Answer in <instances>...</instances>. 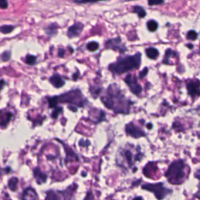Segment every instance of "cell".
Wrapping results in <instances>:
<instances>
[{"mask_svg":"<svg viewBox=\"0 0 200 200\" xmlns=\"http://www.w3.org/2000/svg\"><path fill=\"white\" fill-rule=\"evenodd\" d=\"M0 7L2 9H6L8 7V2L7 1H5V0H2L1 2H0Z\"/></svg>","mask_w":200,"mask_h":200,"instance_id":"e575fe53","label":"cell"},{"mask_svg":"<svg viewBox=\"0 0 200 200\" xmlns=\"http://www.w3.org/2000/svg\"><path fill=\"white\" fill-rule=\"evenodd\" d=\"M147 128H149V129H151V128H152V123H148L147 124Z\"/></svg>","mask_w":200,"mask_h":200,"instance_id":"7bdbcfd3","label":"cell"},{"mask_svg":"<svg viewBox=\"0 0 200 200\" xmlns=\"http://www.w3.org/2000/svg\"><path fill=\"white\" fill-rule=\"evenodd\" d=\"M133 12L137 13L140 18L145 17L146 16V12L145 10V9L140 7V6H135V7H133Z\"/></svg>","mask_w":200,"mask_h":200,"instance_id":"ffe728a7","label":"cell"},{"mask_svg":"<svg viewBox=\"0 0 200 200\" xmlns=\"http://www.w3.org/2000/svg\"><path fill=\"white\" fill-rule=\"evenodd\" d=\"M13 29H14V27L12 25H2L1 27V32L2 34H9L13 31Z\"/></svg>","mask_w":200,"mask_h":200,"instance_id":"4316f807","label":"cell"},{"mask_svg":"<svg viewBox=\"0 0 200 200\" xmlns=\"http://www.w3.org/2000/svg\"><path fill=\"white\" fill-rule=\"evenodd\" d=\"M59 102L65 103H71L79 107H84L87 104V100L83 96L82 93L79 90H73V91L67 92L59 96Z\"/></svg>","mask_w":200,"mask_h":200,"instance_id":"277c9868","label":"cell"},{"mask_svg":"<svg viewBox=\"0 0 200 200\" xmlns=\"http://www.w3.org/2000/svg\"><path fill=\"white\" fill-rule=\"evenodd\" d=\"M176 56H177V53H175V52L172 51L171 49H167L166 52L164 59H163V62L164 63L169 64V59L171 57H176Z\"/></svg>","mask_w":200,"mask_h":200,"instance_id":"7402d4cb","label":"cell"},{"mask_svg":"<svg viewBox=\"0 0 200 200\" xmlns=\"http://www.w3.org/2000/svg\"><path fill=\"white\" fill-rule=\"evenodd\" d=\"M25 62L28 65H35L37 62V58H36V56H32V55H27L26 56Z\"/></svg>","mask_w":200,"mask_h":200,"instance_id":"d4e9b609","label":"cell"},{"mask_svg":"<svg viewBox=\"0 0 200 200\" xmlns=\"http://www.w3.org/2000/svg\"><path fill=\"white\" fill-rule=\"evenodd\" d=\"M102 102L106 107L117 114H128L131 103L125 98L120 87L117 85H111L108 88L107 94L102 97Z\"/></svg>","mask_w":200,"mask_h":200,"instance_id":"6da1fadb","label":"cell"},{"mask_svg":"<svg viewBox=\"0 0 200 200\" xmlns=\"http://www.w3.org/2000/svg\"><path fill=\"white\" fill-rule=\"evenodd\" d=\"M4 85H5V81H4L3 79H2V80H1V86H0L1 89H2V88H3Z\"/></svg>","mask_w":200,"mask_h":200,"instance_id":"60d3db41","label":"cell"},{"mask_svg":"<svg viewBox=\"0 0 200 200\" xmlns=\"http://www.w3.org/2000/svg\"><path fill=\"white\" fill-rule=\"evenodd\" d=\"M58 103H59V96H54V97L49 98L48 99V103H49V107L53 108V107H57Z\"/></svg>","mask_w":200,"mask_h":200,"instance_id":"603a6c76","label":"cell"},{"mask_svg":"<svg viewBox=\"0 0 200 200\" xmlns=\"http://www.w3.org/2000/svg\"><path fill=\"white\" fill-rule=\"evenodd\" d=\"M2 61H7L10 59V52L9 51H5L2 54Z\"/></svg>","mask_w":200,"mask_h":200,"instance_id":"4dcf8cb0","label":"cell"},{"mask_svg":"<svg viewBox=\"0 0 200 200\" xmlns=\"http://www.w3.org/2000/svg\"><path fill=\"white\" fill-rule=\"evenodd\" d=\"M101 90H102L101 88H95V87H94V88H93V87H91V88H90V91H91V95H92L94 98L98 97L99 93L101 92Z\"/></svg>","mask_w":200,"mask_h":200,"instance_id":"83f0119b","label":"cell"},{"mask_svg":"<svg viewBox=\"0 0 200 200\" xmlns=\"http://www.w3.org/2000/svg\"><path fill=\"white\" fill-rule=\"evenodd\" d=\"M142 188L148 192H152L158 200L163 199L166 195H168L172 192L171 189L165 187L163 183H156V184L146 183L142 185Z\"/></svg>","mask_w":200,"mask_h":200,"instance_id":"5b68a950","label":"cell"},{"mask_svg":"<svg viewBox=\"0 0 200 200\" xmlns=\"http://www.w3.org/2000/svg\"><path fill=\"white\" fill-rule=\"evenodd\" d=\"M196 196H197V197H198V198H200V185H199V192H198V194H197V195H196Z\"/></svg>","mask_w":200,"mask_h":200,"instance_id":"ee69618b","label":"cell"},{"mask_svg":"<svg viewBox=\"0 0 200 200\" xmlns=\"http://www.w3.org/2000/svg\"><path fill=\"white\" fill-rule=\"evenodd\" d=\"M68 108H69L70 109H71V110H72V111H74V112H76V111L77 110V109L75 107V106H74V107H72V106H68Z\"/></svg>","mask_w":200,"mask_h":200,"instance_id":"ab89813d","label":"cell"},{"mask_svg":"<svg viewBox=\"0 0 200 200\" xmlns=\"http://www.w3.org/2000/svg\"><path fill=\"white\" fill-rule=\"evenodd\" d=\"M120 156L122 157L123 161L125 162L123 167L124 168H130L134 165L135 161H140L142 158V154L141 153L139 150L135 155L132 153L129 149H123L120 153Z\"/></svg>","mask_w":200,"mask_h":200,"instance_id":"8992f818","label":"cell"},{"mask_svg":"<svg viewBox=\"0 0 200 200\" xmlns=\"http://www.w3.org/2000/svg\"><path fill=\"white\" fill-rule=\"evenodd\" d=\"M146 56L151 59H155L158 57L159 56V51L155 48H152V47H150V48L146 49Z\"/></svg>","mask_w":200,"mask_h":200,"instance_id":"ac0fdd59","label":"cell"},{"mask_svg":"<svg viewBox=\"0 0 200 200\" xmlns=\"http://www.w3.org/2000/svg\"><path fill=\"white\" fill-rule=\"evenodd\" d=\"M125 131L130 136L133 137L135 138H138L140 137L146 136L144 131L138 127L135 126V123H129L125 128Z\"/></svg>","mask_w":200,"mask_h":200,"instance_id":"9c48e42d","label":"cell"},{"mask_svg":"<svg viewBox=\"0 0 200 200\" xmlns=\"http://www.w3.org/2000/svg\"><path fill=\"white\" fill-rule=\"evenodd\" d=\"M187 89L188 94L192 98L200 95V81L198 80L191 81L187 84Z\"/></svg>","mask_w":200,"mask_h":200,"instance_id":"30bf717a","label":"cell"},{"mask_svg":"<svg viewBox=\"0 0 200 200\" xmlns=\"http://www.w3.org/2000/svg\"><path fill=\"white\" fill-rule=\"evenodd\" d=\"M163 1H150V2H148L149 6H153V5H160V4H163Z\"/></svg>","mask_w":200,"mask_h":200,"instance_id":"d590c367","label":"cell"},{"mask_svg":"<svg viewBox=\"0 0 200 200\" xmlns=\"http://www.w3.org/2000/svg\"><path fill=\"white\" fill-rule=\"evenodd\" d=\"M124 81L128 85L130 90H131L133 94H135V95H139L141 94L142 88L141 85L138 84L136 77L129 74L124 78Z\"/></svg>","mask_w":200,"mask_h":200,"instance_id":"52a82bcc","label":"cell"},{"mask_svg":"<svg viewBox=\"0 0 200 200\" xmlns=\"http://www.w3.org/2000/svg\"><path fill=\"white\" fill-rule=\"evenodd\" d=\"M83 200H94V196H93L92 192L91 190H89L88 192H87L86 195L84 198Z\"/></svg>","mask_w":200,"mask_h":200,"instance_id":"1f68e13d","label":"cell"},{"mask_svg":"<svg viewBox=\"0 0 200 200\" xmlns=\"http://www.w3.org/2000/svg\"><path fill=\"white\" fill-rule=\"evenodd\" d=\"M49 82L56 88H59L65 85V81L59 74H53L49 78Z\"/></svg>","mask_w":200,"mask_h":200,"instance_id":"9a60e30c","label":"cell"},{"mask_svg":"<svg viewBox=\"0 0 200 200\" xmlns=\"http://www.w3.org/2000/svg\"><path fill=\"white\" fill-rule=\"evenodd\" d=\"M74 2L77 4H87V3H93V2H82V1H74Z\"/></svg>","mask_w":200,"mask_h":200,"instance_id":"74e56055","label":"cell"},{"mask_svg":"<svg viewBox=\"0 0 200 200\" xmlns=\"http://www.w3.org/2000/svg\"><path fill=\"white\" fill-rule=\"evenodd\" d=\"M147 28L149 31H155V30H156L157 28H158V24H157L156 21H153V20H151V21H149L147 22Z\"/></svg>","mask_w":200,"mask_h":200,"instance_id":"cb8c5ba5","label":"cell"},{"mask_svg":"<svg viewBox=\"0 0 200 200\" xmlns=\"http://www.w3.org/2000/svg\"><path fill=\"white\" fill-rule=\"evenodd\" d=\"M84 25L81 23H75L72 26L68 28L67 35L70 39H73L74 37H77L81 34V30H83Z\"/></svg>","mask_w":200,"mask_h":200,"instance_id":"7c38bea8","label":"cell"},{"mask_svg":"<svg viewBox=\"0 0 200 200\" xmlns=\"http://www.w3.org/2000/svg\"><path fill=\"white\" fill-rule=\"evenodd\" d=\"M39 195L35 189L32 187H27L23 191L21 195V200H38Z\"/></svg>","mask_w":200,"mask_h":200,"instance_id":"8fae6325","label":"cell"},{"mask_svg":"<svg viewBox=\"0 0 200 200\" xmlns=\"http://www.w3.org/2000/svg\"><path fill=\"white\" fill-rule=\"evenodd\" d=\"M63 111V109L62 107H59V106H57V107L55 109V110L53 111V114H52V117H53V119H57L58 116L60 114V113H62Z\"/></svg>","mask_w":200,"mask_h":200,"instance_id":"f1b7e54d","label":"cell"},{"mask_svg":"<svg viewBox=\"0 0 200 200\" xmlns=\"http://www.w3.org/2000/svg\"><path fill=\"white\" fill-rule=\"evenodd\" d=\"M46 197L45 200H64V195L63 191L49 190L46 192Z\"/></svg>","mask_w":200,"mask_h":200,"instance_id":"4fadbf2b","label":"cell"},{"mask_svg":"<svg viewBox=\"0 0 200 200\" xmlns=\"http://www.w3.org/2000/svg\"><path fill=\"white\" fill-rule=\"evenodd\" d=\"M12 116L13 115L10 112L2 114V115H1V127H2V128H4L6 126H7V124L10 123V120H11Z\"/></svg>","mask_w":200,"mask_h":200,"instance_id":"e0dca14e","label":"cell"},{"mask_svg":"<svg viewBox=\"0 0 200 200\" xmlns=\"http://www.w3.org/2000/svg\"><path fill=\"white\" fill-rule=\"evenodd\" d=\"M33 174H34V177L35 178L36 182L38 183V184H42L43 183L46 182L47 178H48L46 174L41 171V170L39 167L34 168V170H33Z\"/></svg>","mask_w":200,"mask_h":200,"instance_id":"5bb4252c","label":"cell"},{"mask_svg":"<svg viewBox=\"0 0 200 200\" xmlns=\"http://www.w3.org/2000/svg\"><path fill=\"white\" fill-rule=\"evenodd\" d=\"M106 48L107 49H112L113 50H115V51L120 52V53H124L127 50L126 46L123 44L122 42L121 39L120 37L115 38V39H112L108 40L107 42H106V45H105Z\"/></svg>","mask_w":200,"mask_h":200,"instance_id":"ba28073f","label":"cell"},{"mask_svg":"<svg viewBox=\"0 0 200 200\" xmlns=\"http://www.w3.org/2000/svg\"><path fill=\"white\" fill-rule=\"evenodd\" d=\"M185 167V164L182 160H177L170 165L165 176L171 184H181L186 178Z\"/></svg>","mask_w":200,"mask_h":200,"instance_id":"3957f363","label":"cell"},{"mask_svg":"<svg viewBox=\"0 0 200 200\" xmlns=\"http://www.w3.org/2000/svg\"><path fill=\"white\" fill-rule=\"evenodd\" d=\"M141 53H138L134 56L120 57L114 63L110 64L109 70L115 74H121L133 69L138 68L141 65Z\"/></svg>","mask_w":200,"mask_h":200,"instance_id":"7a4b0ae2","label":"cell"},{"mask_svg":"<svg viewBox=\"0 0 200 200\" xmlns=\"http://www.w3.org/2000/svg\"><path fill=\"white\" fill-rule=\"evenodd\" d=\"M87 49L91 52H95L99 49V44L96 42H90L87 44Z\"/></svg>","mask_w":200,"mask_h":200,"instance_id":"484cf974","label":"cell"},{"mask_svg":"<svg viewBox=\"0 0 200 200\" xmlns=\"http://www.w3.org/2000/svg\"><path fill=\"white\" fill-rule=\"evenodd\" d=\"M197 36H198V35H197L196 32L194 31V30H190L187 35V38L189 40H195Z\"/></svg>","mask_w":200,"mask_h":200,"instance_id":"f546056e","label":"cell"},{"mask_svg":"<svg viewBox=\"0 0 200 200\" xmlns=\"http://www.w3.org/2000/svg\"><path fill=\"white\" fill-rule=\"evenodd\" d=\"M57 24H49L48 27L45 28V33L48 35L49 36H53L54 35L56 34V27H57Z\"/></svg>","mask_w":200,"mask_h":200,"instance_id":"44dd1931","label":"cell"},{"mask_svg":"<svg viewBox=\"0 0 200 200\" xmlns=\"http://www.w3.org/2000/svg\"><path fill=\"white\" fill-rule=\"evenodd\" d=\"M132 200H143V198H142L141 196H137V197H135Z\"/></svg>","mask_w":200,"mask_h":200,"instance_id":"b9f144b4","label":"cell"},{"mask_svg":"<svg viewBox=\"0 0 200 200\" xmlns=\"http://www.w3.org/2000/svg\"><path fill=\"white\" fill-rule=\"evenodd\" d=\"M65 147V152L66 154H67V159H66V161H78V157H77V154L75 152H74L72 151V149L71 148H68L64 145V143H63Z\"/></svg>","mask_w":200,"mask_h":200,"instance_id":"2e32d148","label":"cell"},{"mask_svg":"<svg viewBox=\"0 0 200 200\" xmlns=\"http://www.w3.org/2000/svg\"><path fill=\"white\" fill-rule=\"evenodd\" d=\"M64 55H65V50L63 49H59V50H58V56L59 57H63Z\"/></svg>","mask_w":200,"mask_h":200,"instance_id":"8d00e7d4","label":"cell"},{"mask_svg":"<svg viewBox=\"0 0 200 200\" xmlns=\"http://www.w3.org/2000/svg\"><path fill=\"white\" fill-rule=\"evenodd\" d=\"M78 74H79V72L78 71H77V73H74V74H73V80H77V78H78Z\"/></svg>","mask_w":200,"mask_h":200,"instance_id":"f35d334b","label":"cell"},{"mask_svg":"<svg viewBox=\"0 0 200 200\" xmlns=\"http://www.w3.org/2000/svg\"><path fill=\"white\" fill-rule=\"evenodd\" d=\"M147 73H148V68L146 67L144 70H142V71L140 72L139 78H143V77H146V74H147Z\"/></svg>","mask_w":200,"mask_h":200,"instance_id":"836d02e7","label":"cell"},{"mask_svg":"<svg viewBox=\"0 0 200 200\" xmlns=\"http://www.w3.org/2000/svg\"><path fill=\"white\" fill-rule=\"evenodd\" d=\"M18 182L19 180L16 177L11 178L8 181V188L12 191V192H16L18 188Z\"/></svg>","mask_w":200,"mask_h":200,"instance_id":"d6986e66","label":"cell"},{"mask_svg":"<svg viewBox=\"0 0 200 200\" xmlns=\"http://www.w3.org/2000/svg\"><path fill=\"white\" fill-rule=\"evenodd\" d=\"M79 146H81V147H87V146H90V142L88 141V140L85 141V140L81 139L79 142Z\"/></svg>","mask_w":200,"mask_h":200,"instance_id":"d6a6232c","label":"cell"}]
</instances>
